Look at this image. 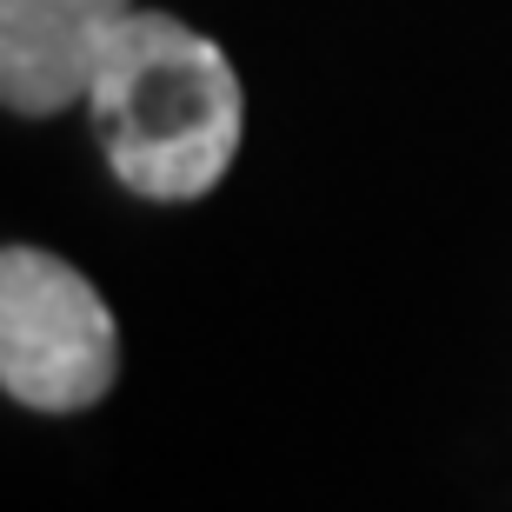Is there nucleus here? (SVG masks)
Listing matches in <instances>:
<instances>
[{
    "instance_id": "f257e3e1",
    "label": "nucleus",
    "mask_w": 512,
    "mask_h": 512,
    "mask_svg": "<svg viewBox=\"0 0 512 512\" xmlns=\"http://www.w3.org/2000/svg\"><path fill=\"white\" fill-rule=\"evenodd\" d=\"M87 120L120 187L180 207L213 193L233 167L247 100H240V74L200 27L140 7L100 54Z\"/></svg>"
},
{
    "instance_id": "f03ea898",
    "label": "nucleus",
    "mask_w": 512,
    "mask_h": 512,
    "mask_svg": "<svg viewBox=\"0 0 512 512\" xmlns=\"http://www.w3.org/2000/svg\"><path fill=\"white\" fill-rule=\"evenodd\" d=\"M120 373V333L94 280L40 247L0 253V386L34 413H80Z\"/></svg>"
},
{
    "instance_id": "7ed1b4c3",
    "label": "nucleus",
    "mask_w": 512,
    "mask_h": 512,
    "mask_svg": "<svg viewBox=\"0 0 512 512\" xmlns=\"http://www.w3.org/2000/svg\"><path fill=\"white\" fill-rule=\"evenodd\" d=\"M133 14V0H0V100L27 120L87 107L100 54Z\"/></svg>"
}]
</instances>
